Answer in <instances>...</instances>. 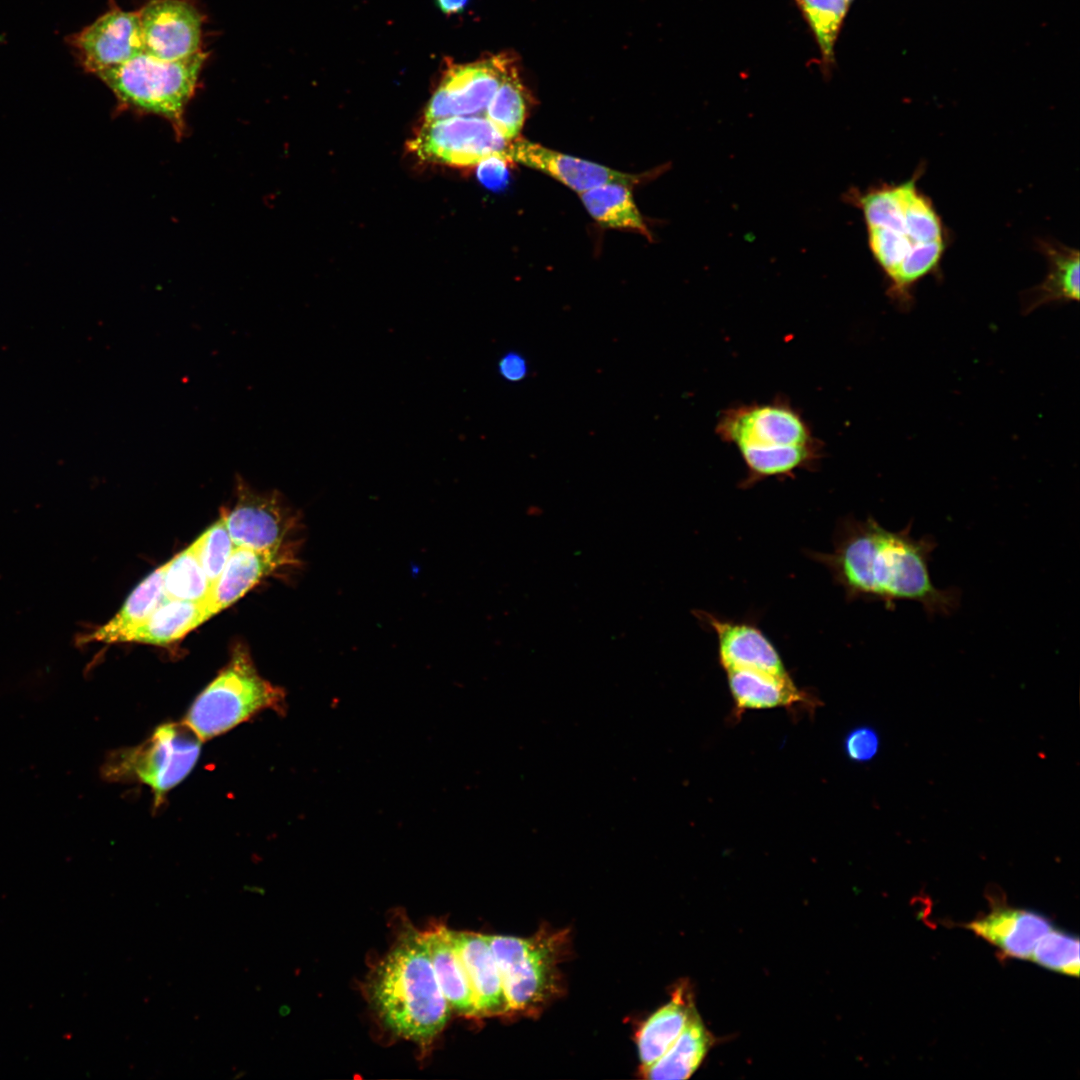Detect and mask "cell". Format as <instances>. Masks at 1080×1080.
Returning a JSON list of instances; mask_svg holds the SVG:
<instances>
[{"label":"cell","instance_id":"obj_1","mask_svg":"<svg viewBox=\"0 0 1080 1080\" xmlns=\"http://www.w3.org/2000/svg\"><path fill=\"white\" fill-rule=\"evenodd\" d=\"M912 522L890 531L873 517H846L839 522L830 553H811L840 585L848 600L882 602L893 610L898 601H914L928 616L951 615L960 604L956 587L935 586L929 562L937 543L933 536L915 538Z\"/></svg>","mask_w":1080,"mask_h":1080},{"label":"cell","instance_id":"obj_2","mask_svg":"<svg viewBox=\"0 0 1080 1080\" xmlns=\"http://www.w3.org/2000/svg\"><path fill=\"white\" fill-rule=\"evenodd\" d=\"M922 169L904 182L854 189L847 197L862 211L869 249L886 279L888 297L904 311L911 308L919 281L938 271L947 247L943 221L917 185Z\"/></svg>","mask_w":1080,"mask_h":1080},{"label":"cell","instance_id":"obj_3","mask_svg":"<svg viewBox=\"0 0 1080 1080\" xmlns=\"http://www.w3.org/2000/svg\"><path fill=\"white\" fill-rule=\"evenodd\" d=\"M715 433L741 456L744 489L765 479L783 480L800 470H815L824 454L808 421L784 398L723 409Z\"/></svg>","mask_w":1080,"mask_h":1080},{"label":"cell","instance_id":"obj_4","mask_svg":"<svg viewBox=\"0 0 1080 1080\" xmlns=\"http://www.w3.org/2000/svg\"><path fill=\"white\" fill-rule=\"evenodd\" d=\"M371 1003L395 1035L430 1044L445 1028L451 1009L438 985L423 932L406 926L375 967Z\"/></svg>","mask_w":1080,"mask_h":1080},{"label":"cell","instance_id":"obj_5","mask_svg":"<svg viewBox=\"0 0 1080 1080\" xmlns=\"http://www.w3.org/2000/svg\"><path fill=\"white\" fill-rule=\"evenodd\" d=\"M206 58L202 51L185 59L165 61L142 52L95 76L115 96L118 112L158 116L181 139L188 129L186 110L198 88Z\"/></svg>","mask_w":1080,"mask_h":1080},{"label":"cell","instance_id":"obj_6","mask_svg":"<svg viewBox=\"0 0 1080 1080\" xmlns=\"http://www.w3.org/2000/svg\"><path fill=\"white\" fill-rule=\"evenodd\" d=\"M264 710L285 714L286 692L264 679L248 648L237 643L227 664L195 698L184 722L206 741Z\"/></svg>","mask_w":1080,"mask_h":1080},{"label":"cell","instance_id":"obj_7","mask_svg":"<svg viewBox=\"0 0 1080 1080\" xmlns=\"http://www.w3.org/2000/svg\"><path fill=\"white\" fill-rule=\"evenodd\" d=\"M202 742L184 721L164 723L143 743L110 753L101 773L108 781L148 786L157 808L166 794L191 772Z\"/></svg>","mask_w":1080,"mask_h":1080},{"label":"cell","instance_id":"obj_8","mask_svg":"<svg viewBox=\"0 0 1080 1080\" xmlns=\"http://www.w3.org/2000/svg\"><path fill=\"white\" fill-rule=\"evenodd\" d=\"M497 962L510 1010H535L557 991L561 933L530 938L485 935Z\"/></svg>","mask_w":1080,"mask_h":1080},{"label":"cell","instance_id":"obj_9","mask_svg":"<svg viewBox=\"0 0 1080 1080\" xmlns=\"http://www.w3.org/2000/svg\"><path fill=\"white\" fill-rule=\"evenodd\" d=\"M508 144L485 116L472 115L425 121L409 149L426 162L467 167L494 156L507 160Z\"/></svg>","mask_w":1080,"mask_h":1080},{"label":"cell","instance_id":"obj_10","mask_svg":"<svg viewBox=\"0 0 1080 1080\" xmlns=\"http://www.w3.org/2000/svg\"><path fill=\"white\" fill-rule=\"evenodd\" d=\"M237 500L223 515L235 546L255 550L296 548L288 537L300 525L298 515L276 491L258 492L241 477L237 479Z\"/></svg>","mask_w":1080,"mask_h":1080},{"label":"cell","instance_id":"obj_11","mask_svg":"<svg viewBox=\"0 0 1080 1080\" xmlns=\"http://www.w3.org/2000/svg\"><path fill=\"white\" fill-rule=\"evenodd\" d=\"M65 42L77 64L89 74L124 64L144 52L139 15L109 1V8Z\"/></svg>","mask_w":1080,"mask_h":1080},{"label":"cell","instance_id":"obj_12","mask_svg":"<svg viewBox=\"0 0 1080 1080\" xmlns=\"http://www.w3.org/2000/svg\"><path fill=\"white\" fill-rule=\"evenodd\" d=\"M138 15L145 53L174 61L202 52L203 15L190 0H149Z\"/></svg>","mask_w":1080,"mask_h":1080},{"label":"cell","instance_id":"obj_13","mask_svg":"<svg viewBox=\"0 0 1080 1080\" xmlns=\"http://www.w3.org/2000/svg\"><path fill=\"white\" fill-rule=\"evenodd\" d=\"M511 62L509 57L500 55L451 66L427 105L425 121L479 115L485 111Z\"/></svg>","mask_w":1080,"mask_h":1080},{"label":"cell","instance_id":"obj_14","mask_svg":"<svg viewBox=\"0 0 1080 1080\" xmlns=\"http://www.w3.org/2000/svg\"><path fill=\"white\" fill-rule=\"evenodd\" d=\"M506 158L508 162L541 171L578 194L611 182L630 186L640 182L639 175L613 170L601 164L549 149L519 136L509 142Z\"/></svg>","mask_w":1080,"mask_h":1080},{"label":"cell","instance_id":"obj_15","mask_svg":"<svg viewBox=\"0 0 1080 1080\" xmlns=\"http://www.w3.org/2000/svg\"><path fill=\"white\" fill-rule=\"evenodd\" d=\"M694 615L715 633L718 641V657L722 668L752 669L778 675L788 671L771 641L755 625L736 622L703 611Z\"/></svg>","mask_w":1080,"mask_h":1080},{"label":"cell","instance_id":"obj_16","mask_svg":"<svg viewBox=\"0 0 1080 1080\" xmlns=\"http://www.w3.org/2000/svg\"><path fill=\"white\" fill-rule=\"evenodd\" d=\"M296 548L255 550L236 546L206 602L211 618L240 599L246 592L282 567L298 562Z\"/></svg>","mask_w":1080,"mask_h":1080},{"label":"cell","instance_id":"obj_17","mask_svg":"<svg viewBox=\"0 0 1080 1080\" xmlns=\"http://www.w3.org/2000/svg\"><path fill=\"white\" fill-rule=\"evenodd\" d=\"M451 939L469 979L479 1015L510 1011L501 974L485 935L451 930Z\"/></svg>","mask_w":1080,"mask_h":1080},{"label":"cell","instance_id":"obj_18","mask_svg":"<svg viewBox=\"0 0 1080 1080\" xmlns=\"http://www.w3.org/2000/svg\"><path fill=\"white\" fill-rule=\"evenodd\" d=\"M968 927L1006 956L1029 959L1052 925L1046 917L1033 911L999 908L971 922Z\"/></svg>","mask_w":1080,"mask_h":1080},{"label":"cell","instance_id":"obj_19","mask_svg":"<svg viewBox=\"0 0 1080 1080\" xmlns=\"http://www.w3.org/2000/svg\"><path fill=\"white\" fill-rule=\"evenodd\" d=\"M725 672L738 713L795 704H817L812 695L794 683L789 673L778 675L752 669H730Z\"/></svg>","mask_w":1080,"mask_h":1080},{"label":"cell","instance_id":"obj_20","mask_svg":"<svg viewBox=\"0 0 1080 1080\" xmlns=\"http://www.w3.org/2000/svg\"><path fill=\"white\" fill-rule=\"evenodd\" d=\"M432 967L451 1010L465 1017H478L474 993L461 959L453 945L451 930L437 924L423 932Z\"/></svg>","mask_w":1080,"mask_h":1080},{"label":"cell","instance_id":"obj_21","mask_svg":"<svg viewBox=\"0 0 1080 1080\" xmlns=\"http://www.w3.org/2000/svg\"><path fill=\"white\" fill-rule=\"evenodd\" d=\"M1039 248L1048 261L1043 281L1025 292L1024 312L1043 305L1079 300V251L1054 241H1039Z\"/></svg>","mask_w":1080,"mask_h":1080},{"label":"cell","instance_id":"obj_22","mask_svg":"<svg viewBox=\"0 0 1080 1080\" xmlns=\"http://www.w3.org/2000/svg\"><path fill=\"white\" fill-rule=\"evenodd\" d=\"M204 603L166 599L141 625L118 641L169 645L209 619Z\"/></svg>","mask_w":1080,"mask_h":1080},{"label":"cell","instance_id":"obj_23","mask_svg":"<svg viewBox=\"0 0 1080 1080\" xmlns=\"http://www.w3.org/2000/svg\"><path fill=\"white\" fill-rule=\"evenodd\" d=\"M713 1043L712 1034L695 1011L670 1048L651 1065L643 1068L652 1080L689 1078L700 1066Z\"/></svg>","mask_w":1080,"mask_h":1080},{"label":"cell","instance_id":"obj_24","mask_svg":"<svg viewBox=\"0 0 1080 1080\" xmlns=\"http://www.w3.org/2000/svg\"><path fill=\"white\" fill-rule=\"evenodd\" d=\"M166 599L161 566L131 592L114 617L83 635L80 643H118L124 634L141 625Z\"/></svg>","mask_w":1080,"mask_h":1080},{"label":"cell","instance_id":"obj_25","mask_svg":"<svg viewBox=\"0 0 1080 1080\" xmlns=\"http://www.w3.org/2000/svg\"><path fill=\"white\" fill-rule=\"evenodd\" d=\"M695 1011L690 993L679 987L671 1000L651 1015L638 1034L642 1068L651 1065L670 1048Z\"/></svg>","mask_w":1080,"mask_h":1080},{"label":"cell","instance_id":"obj_26","mask_svg":"<svg viewBox=\"0 0 1080 1080\" xmlns=\"http://www.w3.org/2000/svg\"><path fill=\"white\" fill-rule=\"evenodd\" d=\"M630 185L611 182L579 194L590 216L601 226L636 231L650 238Z\"/></svg>","mask_w":1080,"mask_h":1080},{"label":"cell","instance_id":"obj_27","mask_svg":"<svg viewBox=\"0 0 1080 1080\" xmlns=\"http://www.w3.org/2000/svg\"><path fill=\"white\" fill-rule=\"evenodd\" d=\"M527 115V94L511 62L485 109L486 119L507 141L518 137Z\"/></svg>","mask_w":1080,"mask_h":1080},{"label":"cell","instance_id":"obj_28","mask_svg":"<svg viewBox=\"0 0 1080 1080\" xmlns=\"http://www.w3.org/2000/svg\"><path fill=\"white\" fill-rule=\"evenodd\" d=\"M162 569L166 598L206 604L212 586L193 544L162 565Z\"/></svg>","mask_w":1080,"mask_h":1080},{"label":"cell","instance_id":"obj_29","mask_svg":"<svg viewBox=\"0 0 1080 1080\" xmlns=\"http://www.w3.org/2000/svg\"><path fill=\"white\" fill-rule=\"evenodd\" d=\"M1042 967L1070 976L1079 975V939L1051 928L1036 944L1029 958Z\"/></svg>","mask_w":1080,"mask_h":1080},{"label":"cell","instance_id":"obj_30","mask_svg":"<svg viewBox=\"0 0 1080 1080\" xmlns=\"http://www.w3.org/2000/svg\"><path fill=\"white\" fill-rule=\"evenodd\" d=\"M815 33L825 58L831 59L834 42L847 10L845 0H797Z\"/></svg>","mask_w":1080,"mask_h":1080},{"label":"cell","instance_id":"obj_31","mask_svg":"<svg viewBox=\"0 0 1080 1080\" xmlns=\"http://www.w3.org/2000/svg\"><path fill=\"white\" fill-rule=\"evenodd\" d=\"M206 576L213 586L236 547L224 516L205 530L193 543Z\"/></svg>","mask_w":1080,"mask_h":1080},{"label":"cell","instance_id":"obj_32","mask_svg":"<svg viewBox=\"0 0 1080 1080\" xmlns=\"http://www.w3.org/2000/svg\"><path fill=\"white\" fill-rule=\"evenodd\" d=\"M878 732L870 726H858L850 730L844 738L843 748L849 760L856 763L871 761L879 751Z\"/></svg>","mask_w":1080,"mask_h":1080},{"label":"cell","instance_id":"obj_33","mask_svg":"<svg viewBox=\"0 0 1080 1080\" xmlns=\"http://www.w3.org/2000/svg\"><path fill=\"white\" fill-rule=\"evenodd\" d=\"M507 160L500 157H490L477 166V175L482 184L489 188H497L504 183L507 176Z\"/></svg>","mask_w":1080,"mask_h":1080},{"label":"cell","instance_id":"obj_34","mask_svg":"<svg viewBox=\"0 0 1080 1080\" xmlns=\"http://www.w3.org/2000/svg\"><path fill=\"white\" fill-rule=\"evenodd\" d=\"M499 373L508 381H519L528 372L526 360L517 352H508L498 363Z\"/></svg>","mask_w":1080,"mask_h":1080},{"label":"cell","instance_id":"obj_35","mask_svg":"<svg viewBox=\"0 0 1080 1080\" xmlns=\"http://www.w3.org/2000/svg\"><path fill=\"white\" fill-rule=\"evenodd\" d=\"M468 2L469 0H436L438 8L447 15L463 11Z\"/></svg>","mask_w":1080,"mask_h":1080},{"label":"cell","instance_id":"obj_36","mask_svg":"<svg viewBox=\"0 0 1080 1080\" xmlns=\"http://www.w3.org/2000/svg\"><path fill=\"white\" fill-rule=\"evenodd\" d=\"M243 1075H244V1073H239V1074H238L237 1076H235L234 1078L242 1077Z\"/></svg>","mask_w":1080,"mask_h":1080},{"label":"cell","instance_id":"obj_37","mask_svg":"<svg viewBox=\"0 0 1080 1080\" xmlns=\"http://www.w3.org/2000/svg\"><path fill=\"white\" fill-rule=\"evenodd\" d=\"M845 1H846V2L848 3V2H850L851 0H845Z\"/></svg>","mask_w":1080,"mask_h":1080}]
</instances>
